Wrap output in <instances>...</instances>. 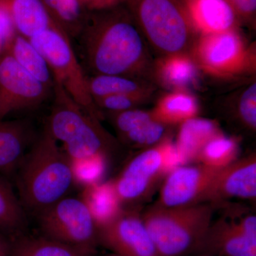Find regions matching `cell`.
Here are the masks:
<instances>
[{
	"instance_id": "6da1fadb",
	"label": "cell",
	"mask_w": 256,
	"mask_h": 256,
	"mask_svg": "<svg viewBox=\"0 0 256 256\" xmlns=\"http://www.w3.org/2000/svg\"><path fill=\"white\" fill-rule=\"evenodd\" d=\"M85 68L92 75L136 78L144 69L146 50L140 34L120 13H88L77 36Z\"/></svg>"
},
{
	"instance_id": "7a4b0ae2",
	"label": "cell",
	"mask_w": 256,
	"mask_h": 256,
	"mask_svg": "<svg viewBox=\"0 0 256 256\" xmlns=\"http://www.w3.org/2000/svg\"><path fill=\"white\" fill-rule=\"evenodd\" d=\"M15 174L18 198L36 216L66 196L76 184L70 160L46 126Z\"/></svg>"
},
{
	"instance_id": "3957f363",
	"label": "cell",
	"mask_w": 256,
	"mask_h": 256,
	"mask_svg": "<svg viewBox=\"0 0 256 256\" xmlns=\"http://www.w3.org/2000/svg\"><path fill=\"white\" fill-rule=\"evenodd\" d=\"M214 205L152 207L141 216L162 256H184L200 248L214 212Z\"/></svg>"
},
{
	"instance_id": "277c9868",
	"label": "cell",
	"mask_w": 256,
	"mask_h": 256,
	"mask_svg": "<svg viewBox=\"0 0 256 256\" xmlns=\"http://www.w3.org/2000/svg\"><path fill=\"white\" fill-rule=\"evenodd\" d=\"M53 105L45 124L70 160L108 156L114 146L100 120L87 112L58 84H54Z\"/></svg>"
},
{
	"instance_id": "5b68a950",
	"label": "cell",
	"mask_w": 256,
	"mask_h": 256,
	"mask_svg": "<svg viewBox=\"0 0 256 256\" xmlns=\"http://www.w3.org/2000/svg\"><path fill=\"white\" fill-rule=\"evenodd\" d=\"M30 40L46 60L54 82L63 88L87 112L100 120L102 112L94 104L88 86L87 74L68 35L56 26Z\"/></svg>"
},
{
	"instance_id": "8992f818",
	"label": "cell",
	"mask_w": 256,
	"mask_h": 256,
	"mask_svg": "<svg viewBox=\"0 0 256 256\" xmlns=\"http://www.w3.org/2000/svg\"><path fill=\"white\" fill-rule=\"evenodd\" d=\"M42 235L96 252L98 227L82 198L65 196L36 216Z\"/></svg>"
},
{
	"instance_id": "52a82bcc",
	"label": "cell",
	"mask_w": 256,
	"mask_h": 256,
	"mask_svg": "<svg viewBox=\"0 0 256 256\" xmlns=\"http://www.w3.org/2000/svg\"><path fill=\"white\" fill-rule=\"evenodd\" d=\"M175 143L169 138L134 156L112 181L121 203L140 200L154 184L181 166Z\"/></svg>"
},
{
	"instance_id": "ba28073f",
	"label": "cell",
	"mask_w": 256,
	"mask_h": 256,
	"mask_svg": "<svg viewBox=\"0 0 256 256\" xmlns=\"http://www.w3.org/2000/svg\"><path fill=\"white\" fill-rule=\"evenodd\" d=\"M140 20L152 44L166 55L183 53L190 40L188 23L170 0H142Z\"/></svg>"
},
{
	"instance_id": "9c48e42d",
	"label": "cell",
	"mask_w": 256,
	"mask_h": 256,
	"mask_svg": "<svg viewBox=\"0 0 256 256\" xmlns=\"http://www.w3.org/2000/svg\"><path fill=\"white\" fill-rule=\"evenodd\" d=\"M194 57L198 67L218 76L242 73L250 64L248 50L234 30L202 35L194 48Z\"/></svg>"
},
{
	"instance_id": "30bf717a",
	"label": "cell",
	"mask_w": 256,
	"mask_h": 256,
	"mask_svg": "<svg viewBox=\"0 0 256 256\" xmlns=\"http://www.w3.org/2000/svg\"><path fill=\"white\" fill-rule=\"evenodd\" d=\"M210 224L200 248L223 256H256V216L228 210Z\"/></svg>"
},
{
	"instance_id": "8fae6325",
	"label": "cell",
	"mask_w": 256,
	"mask_h": 256,
	"mask_svg": "<svg viewBox=\"0 0 256 256\" xmlns=\"http://www.w3.org/2000/svg\"><path fill=\"white\" fill-rule=\"evenodd\" d=\"M53 92L28 74L5 52L0 56V101L5 116L34 108Z\"/></svg>"
},
{
	"instance_id": "7c38bea8",
	"label": "cell",
	"mask_w": 256,
	"mask_h": 256,
	"mask_svg": "<svg viewBox=\"0 0 256 256\" xmlns=\"http://www.w3.org/2000/svg\"><path fill=\"white\" fill-rule=\"evenodd\" d=\"M99 245L122 256H162L154 245L142 216L134 212L121 213L98 227Z\"/></svg>"
},
{
	"instance_id": "4fadbf2b",
	"label": "cell",
	"mask_w": 256,
	"mask_h": 256,
	"mask_svg": "<svg viewBox=\"0 0 256 256\" xmlns=\"http://www.w3.org/2000/svg\"><path fill=\"white\" fill-rule=\"evenodd\" d=\"M218 172L201 164L178 166L165 176L159 205L176 207L204 203Z\"/></svg>"
},
{
	"instance_id": "5bb4252c",
	"label": "cell",
	"mask_w": 256,
	"mask_h": 256,
	"mask_svg": "<svg viewBox=\"0 0 256 256\" xmlns=\"http://www.w3.org/2000/svg\"><path fill=\"white\" fill-rule=\"evenodd\" d=\"M256 196V156L252 154L220 170L204 203L216 206L232 198L255 200Z\"/></svg>"
},
{
	"instance_id": "9a60e30c",
	"label": "cell",
	"mask_w": 256,
	"mask_h": 256,
	"mask_svg": "<svg viewBox=\"0 0 256 256\" xmlns=\"http://www.w3.org/2000/svg\"><path fill=\"white\" fill-rule=\"evenodd\" d=\"M32 124L24 120H0V174H16L32 140Z\"/></svg>"
},
{
	"instance_id": "2e32d148",
	"label": "cell",
	"mask_w": 256,
	"mask_h": 256,
	"mask_svg": "<svg viewBox=\"0 0 256 256\" xmlns=\"http://www.w3.org/2000/svg\"><path fill=\"white\" fill-rule=\"evenodd\" d=\"M0 4L9 14L16 33L28 40L48 28H58L42 0H0Z\"/></svg>"
},
{
	"instance_id": "e0dca14e",
	"label": "cell",
	"mask_w": 256,
	"mask_h": 256,
	"mask_svg": "<svg viewBox=\"0 0 256 256\" xmlns=\"http://www.w3.org/2000/svg\"><path fill=\"white\" fill-rule=\"evenodd\" d=\"M188 10L202 35L233 30L235 12L226 0H190Z\"/></svg>"
},
{
	"instance_id": "ac0fdd59",
	"label": "cell",
	"mask_w": 256,
	"mask_h": 256,
	"mask_svg": "<svg viewBox=\"0 0 256 256\" xmlns=\"http://www.w3.org/2000/svg\"><path fill=\"white\" fill-rule=\"evenodd\" d=\"M220 132L217 122L210 119L195 117L180 124L174 143L181 164L196 162L204 146Z\"/></svg>"
},
{
	"instance_id": "d6986e66",
	"label": "cell",
	"mask_w": 256,
	"mask_h": 256,
	"mask_svg": "<svg viewBox=\"0 0 256 256\" xmlns=\"http://www.w3.org/2000/svg\"><path fill=\"white\" fill-rule=\"evenodd\" d=\"M156 74L163 85L174 89V92H185L196 84L198 66L185 54L166 55L156 64Z\"/></svg>"
},
{
	"instance_id": "ffe728a7",
	"label": "cell",
	"mask_w": 256,
	"mask_h": 256,
	"mask_svg": "<svg viewBox=\"0 0 256 256\" xmlns=\"http://www.w3.org/2000/svg\"><path fill=\"white\" fill-rule=\"evenodd\" d=\"M80 198L90 210L97 227L114 220L122 210L112 181L85 186Z\"/></svg>"
},
{
	"instance_id": "44dd1931",
	"label": "cell",
	"mask_w": 256,
	"mask_h": 256,
	"mask_svg": "<svg viewBox=\"0 0 256 256\" xmlns=\"http://www.w3.org/2000/svg\"><path fill=\"white\" fill-rule=\"evenodd\" d=\"M95 252L46 237L18 236L11 239L10 256H94Z\"/></svg>"
},
{
	"instance_id": "7402d4cb",
	"label": "cell",
	"mask_w": 256,
	"mask_h": 256,
	"mask_svg": "<svg viewBox=\"0 0 256 256\" xmlns=\"http://www.w3.org/2000/svg\"><path fill=\"white\" fill-rule=\"evenodd\" d=\"M150 112L154 120L164 126L180 124L196 117L198 102L188 92L176 90L162 97Z\"/></svg>"
},
{
	"instance_id": "603a6c76",
	"label": "cell",
	"mask_w": 256,
	"mask_h": 256,
	"mask_svg": "<svg viewBox=\"0 0 256 256\" xmlns=\"http://www.w3.org/2000/svg\"><path fill=\"white\" fill-rule=\"evenodd\" d=\"M26 212L4 175L0 174V233L12 239L28 225Z\"/></svg>"
},
{
	"instance_id": "cb8c5ba5",
	"label": "cell",
	"mask_w": 256,
	"mask_h": 256,
	"mask_svg": "<svg viewBox=\"0 0 256 256\" xmlns=\"http://www.w3.org/2000/svg\"><path fill=\"white\" fill-rule=\"evenodd\" d=\"M6 52L32 76L53 90L54 82L50 66L44 57L30 40L16 33Z\"/></svg>"
},
{
	"instance_id": "d4e9b609",
	"label": "cell",
	"mask_w": 256,
	"mask_h": 256,
	"mask_svg": "<svg viewBox=\"0 0 256 256\" xmlns=\"http://www.w3.org/2000/svg\"><path fill=\"white\" fill-rule=\"evenodd\" d=\"M50 18L69 36L76 38L86 20L88 12L78 0H42Z\"/></svg>"
},
{
	"instance_id": "484cf974",
	"label": "cell",
	"mask_w": 256,
	"mask_h": 256,
	"mask_svg": "<svg viewBox=\"0 0 256 256\" xmlns=\"http://www.w3.org/2000/svg\"><path fill=\"white\" fill-rule=\"evenodd\" d=\"M88 86L92 100L118 94L149 96L150 90L137 79L118 75L88 76Z\"/></svg>"
},
{
	"instance_id": "4316f807",
	"label": "cell",
	"mask_w": 256,
	"mask_h": 256,
	"mask_svg": "<svg viewBox=\"0 0 256 256\" xmlns=\"http://www.w3.org/2000/svg\"><path fill=\"white\" fill-rule=\"evenodd\" d=\"M239 144L236 138L222 132L208 141L202 148L196 162L215 170H222L238 160Z\"/></svg>"
},
{
	"instance_id": "83f0119b",
	"label": "cell",
	"mask_w": 256,
	"mask_h": 256,
	"mask_svg": "<svg viewBox=\"0 0 256 256\" xmlns=\"http://www.w3.org/2000/svg\"><path fill=\"white\" fill-rule=\"evenodd\" d=\"M105 154H96L82 160H70L75 183L86 186L101 182L106 173Z\"/></svg>"
},
{
	"instance_id": "f1b7e54d",
	"label": "cell",
	"mask_w": 256,
	"mask_h": 256,
	"mask_svg": "<svg viewBox=\"0 0 256 256\" xmlns=\"http://www.w3.org/2000/svg\"><path fill=\"white\" fill-rule=\"evenodd\" d=\"M164 124L152 120L140 127L120 136L124 142L136 146H154L163 139Z\"/></svg>"
},
{
	"instance_id": "f546056e",
	"label": "cell",
	"mask_w": 256,
	"mask_h": 256,
	"mask_svg": "<svg viewBox=\"0 0 256 256\" xmlns=\"http://www.w3.org/2000/svg\"><path fill=\"white\" fill-rule=\"evenodd\" d=\"M148 96L142 94H118L106 96L94 100L96 107L101 111L118 112L136 108L143 104Z\"/></svg>"
},
{
	"instance_id": "4dcf8cb0",
	"label": "cell",
	"mask_w": 256,
	"mask_h": 256,
	"mask_svg": "<svg viewBox=\"0 0 256 256\" xmlns=\"http://www.w3.org/2000/svg\"><path fill=\"white\" fill-rule=\"evenodd\" d=\"M238 114L242 122L252 130L256 128V84L250 86L242 94L238 106Z\"/></svg>"
},
{
	"instance_id": "1f68e13d",
	"label": "cell",
	"mask_w": 256,
	"mask_h": 256,
	"mask_svg": "<svg viewBox=\"0 0 256 256\" xmlns=\"http://www.w3.org/2000/svg\"><path fill=\"white\" fill-rule=\"evenodd\" d=\"M16 34L9 14L0 4V56L8 50Z\"/></svg>"
},
{
	"instance_id": "d6a6232c",
	"label": "cell",
	"mask_w": 256,
	"mask_h": 256,
	"mask_svg": "<svg viewBox=\"0 0 256 256\" xmlns=\"http://www.w3.org/2000/svg\"><path fill=\"white\" fill-rule=\"evenodd\" d=\"M82 8L88 12L101 11L112 8L121 0H78Z\"/></svg>"
},
{
	"instance_id": "836d02e7",
	"label": "cell",
	"mask_w": 256,
	"mask_h": 256,
	"mask_svg": "<svg viewBox=\"0 0 256 256\" xmlns=\"http://www.w3.org/2000/svg\"><path fill=\"white\" fill-rule=\"evenodd\" d=\"M232 8L244 14H252L256 9V0H226Z\"/></svg>"
},
{
	"instance_id": "e575fe53",
	"label": "cell",
	"mask_w": 256,
	"mask_h": 256,
	"mask_svg": "<svg viewBox=\"0 0 256 256\" xmlns=\"http://www.w3.org/2000/svg\"><path fill=\"white\" fill-rule=\"evenodd\" d=\"M11 239L0 233V256H10Z\"/></svg>"
},
{
	"instance_id": "d590c367",
	"label": "cell",
	"mask_w": 256,
	"mask_h": 256,
	"mask_svg": "<svg viewBox=\"0 0 256 256\" xmlns=\"http://www.w3.org/2000/svg\"><path fill=\"white\" fill-rule=\"evenodd\" d=\"M5 117L4 112H3L2 107L1 101H0V120H2Z\"/></svg>"
},
{
	"instance_id": "8d00e7d4",
	"label": "cell",
	"mask_w": 256,
	"mask_h": 256,
	"mask_svg": "<svg viewBox=\"0 0 256 256\" xmlns=\"http://www.w3.org/2000/svg\"><path fill=\"white\" fill-rule=\"evenodd\" d=\"M108 256H120V255H118V254H114V252H112V254H110V255H109Z\"/></svg>"
}]
</instances>
